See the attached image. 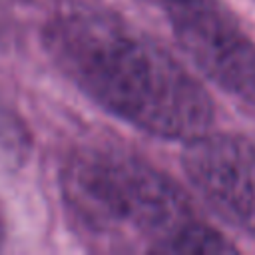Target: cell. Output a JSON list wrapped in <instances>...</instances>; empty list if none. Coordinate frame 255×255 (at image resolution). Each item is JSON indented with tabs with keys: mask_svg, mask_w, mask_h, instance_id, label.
I'll list each match as a JSON object with an SVG mask.
<instances>
[{
	"mask_svg": "<svg viewBox=\"0 0 255 255\" xmlns=\"http://www.w3.org/2000/svg\"><path fill=\"white\" fill-rule=\"evenodd\" d=\"M42 42L84 96L147 135L187 141L215 122L205 86L155 38L106 8L62 6Z\"/></svg>",
	"mask_w": 255,
	"mask_h": 255,
	"instance_id": "cell-1",
	"label": "cell"
},
{
	"mask_svg": "<svg viewBox=\"0 0 255 255\" xmlns=\"http://www.w3.org/2000/svg\"><path fill=\"white\" fill-rule=\"evenodd\" d=\"M60 187L72 227L98 251H237L233 241L197 215L179 183L122 147L80 145L62 165Z\"/></svg>",
	"mask_w": 255,
	"mask_h": 255,
	"instance_id": "cell-2",
	"label": "cell"
},
{
	"mask_svg": "<svg viewBox=\"0 0 255 255\" xmlns=\"http://www.w3.org/2000/svg\"><path fill=\"white\" fill-rule=\"evenodd\" d=\"M181 52L221 92L255 108V38L225 0H159Z\"/></svg>",
	"mask_w": 255,
	"mask_h": 255,
	"instance_id": "cell-3",
	"label": "cell"
},
{
	"mask_svg": "<svg viewBox=\"0 0 255 255\" xmlns=\"http://www.w3.org/2000/svg\"><path fill=\"white\" fill-rule=\"evenodd\" d=\"M181 167L221 221L255 239V141L239 133L207 129L183 141Z\"/></svg>",
	"mask_w": 255,
	"mask_h": 255,
	"instance_id": "cell-4",
	"label": "cell"
},
{
	"mask_svg": "<svg viewBox=\"0 0 255 255\" xmlns=\"http://www.w3.org/2000/svg\"><path fill=\"white\" fill-rule=\"evenodd\" d=\"M4 235H6V225H4L2 211H0V247H2V243H4Z\"/></svg>",
	"mask_w": 255,
	"mask_h": 255,
	"instance_id": "cell-5",
	"label": "cell"
}]
</instances>
